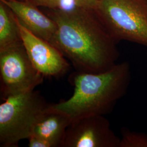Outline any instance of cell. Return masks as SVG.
Here are the masks:
<instances>
[{
	"mask_svg": "<svg viewBox=\"0 0 147 147\" xmlns=\"http://www.w3.org/2000/svg\"><path fill=\"white\" fill-rule=\"evenodd\" d=\"M121 135L120 147H147V134L123 127Z\"/></svg>",
	"mask_w": 147,
	"mask_h": 147,
	"instance_id": "cell-11",
	"label": "cell"
},
{
	"mask_svg": "<svg viewBox=\"0 0 147 147\" xmlns=\"http://www.w3.org/2000/svg\"><path fill=\"white\" fill-rule=\"evenodd\" d=\"M28 146L30 147H53L46 140L38 137L31 136L28 139Z\"/></svg>",
	"mask_w": 147,
	"mask_h": 147,
	"instance_id": "cell-13",
	"label": "cell"
},
{
	"mask_svg": "<svg viewBox=\"0 0 147 147\" xmlns=\"http://www.w3.org/2000/svg\"><path fill=\"white\" fill-rule=\"evenodd\" d=\"M44 78L33 65L23 42L0 50L2 99L34 90L42 84Z\"/></svg>",
	"mask_w": 147,
	"mask_h": 147,
	"instance_id": "cell-5",
	"label": "cell"
},
{
	"mask_svg": "<svg viewBox=\"0 0 147 147\" xmlns=\"http://www.w3.org/2000/svg\"><path fill=\"white\" fill-rule=\"evenodd\" d=\"M16 1H27V0H16Z\"/></svg>",
	"mask_w": 147,
	"mask_h": 147,
	"instance_id": "cell-15",
	"label": "cell"
},
{
	"mask_svg": "<svg viewBox=\"0 0 147 147\" xmlns=\"http://www.w3.org/2000/svg\"><path fill=\"white\" fill-rule=\"evenodd\" d=\"M94 11L117 42L147 47V0H98Z\"/></svg>",
	"mask_w": 147,
	"mask_h": 147,
	"instance_id": "cell-4",
	"label": "cell"
},
{
	"mask_svg": "<svg viewBox=\"0 0 147 147\" xmlns=\"http://www.w3.org/2000/svg\"><path fill=\"white\" fill-rule=\"evenodd\" d=\"M16 16L18 21L36 36L50 42L57 31L56 22L28 1L0 0Z\"/></svg>",
	"mask_w": 147,
	"mask_h": 147,
	"instance_id": "cell-8",
	"label": "cell"
},
{
	"mask_svg": "<svg viewBox=\"0 0 147 147\" xmlns=\"http://www.w3.org/2000/svg\"><path fill=\"white\" fill-rule=\"evenodd\" d=\"M71 121L65 115L53 110L50 105L34 126L31 136L42 138L53 147H62L66 130Z\"/></svg>",
	"mask_w": 147,
	"mask_h": 147,
	"instance_id": "cell-9",
	"label": "cell"
},
{
	"mask_svg": "<svg viewBox=\"0 0 147 147\" xmlns=\"http://www.w3.org/2000/svg\"><path fill=\"white\" fill-rule=\"evenodd\" d=\"M17 21L23 44L35 68L45 78H59L67 73L70 66L63 54L50 42L36 36Z\"/></svg>",
	"mask_w": 147,
	"mask_h": 147,
	"instance_id": "cell-7",
	"label": "cell"
},
{
	"mask_svg": "<svg viewBox=\"0 0 147 147\" xmlns=\"http://www.w3.org/2000/svg\"><path fill=\"white\" fill-rule=\"evenodd\" d=\"M36 6L47 7L50 9L68 11L76 7L75 0H27Z\"/></svg>",
	"mask_w": 147,
	"mask_h": 147,
	"instance_id": "cell-12",
	"label": "cell"
},
{
	"mask_svg": "<svg viewBox=\"0 0 147 147\" xmlns=\"http://www.w3.org/2000/svg\"><path fill=\"white\" fill-rule=\"evenodd\" d=\"M120 143L105 116L91 115L71 121L62 147H120Z\"/></svg>",
	"mask_w": 147,
	"mask_h": 147,
	"instance_id": "cell-6",
	"label": "cell"
},
{
	"mask_svg": "<svg viewBox=\"0 0 147 147\" xmlns=\"http://www.w3.org/2000/svg\"><path fill=\"white\" fill-rule=\"evenodd\" d=\"M48 16L57 26L49 42L68 59L76 71L99 73L117 64L120 55L118 42L94 10L76 6L68 11L51 9Z\"/></svg>",
	"mask_w": 147,
	"mask_h": 147,
	"instance_id": "cell-1",
	"label": "cell"
},
{
	"mask_svg": "<svg viewBox=\"0 0 147 147\" xmlns=\"http://www.w3.org/2000/svg\"><path fill=\"white\" fill-rule=\"evenodd\" d=\"M131 79V67L126 61L99 73L75 71L69 78L74 87L73 95L67 100L51 104V107L71 121L85 116L109 115L126 94Z\"/></svg>",
	"mask_w": 147,
	"mask_h": 147,
	"instance_id": "cell-2",
	"label": "cell"
},
{
	"mask_svg": "<svg viewBox=\"0 0 147 147\" xmlns=\"http://www.w3.org/2000/svg\"><path fill=\"white\" fill-rule=\"evenodd\" d=\"M22 42L16 16L4 2L0 1V50Z\"/></svg>",
	"mask_w": 147,
	"mask_h": 147,
	"instance_id": "cell-10",
	"label": "cell"
},
{
	"mask_svg": "<svg viewBox=\"0 0 147 147\" xmlns=\"http://www.w3.org/2000/svg\"><path fill=\"white\" fill-rule=\"evenodd\" d=\"M0 104V147H18L31 136L33 129L50 105L33 90L2 99Z\"/></svg>",
	"mask_w": 147,
	"mask_h": 147,
	"instance_id": "cell-3",
	"label": "cell"
},
{
	"mask_svg": "<svg viewBox=\"0 0 147 147\" xmlns=\"http://www.w3.org/2000/svg\"><path fill=\"white\" fill-rule=\"evenodd\" d=\"M75 1L77 7L94 10L98 0H75Z\"/></svg>",
	"mask_w": 147,
	"mask_h": 147,
	"instance_id": "cell-14",
	"label": "cell"
}]
</instances>
